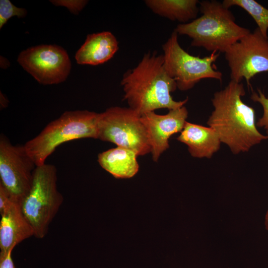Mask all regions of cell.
Masks as SVG:
<instances>
[{
	"instance_id": "cell-1",
	"label": "cell",
	"mask_w": 268,
	"mask_h": 268,
	"mask_svg": "<svg viewBox=\"0 0 268 268\" xmlns=\"http://www.w3.org/2000/svg\"><path fill=\"white\" fill-rule=\"evenodd\" d=\"M245 94L242 83L231 80L223 89L214 93V109L207 122L221 142L235 154L248 151L268 138L257 128L254 109L242 100Z\"/></svg>"
},
{
	"instance_id": "cell-2",
	"label": "cell",
	"mask_w": 268,
	"mask_h": 268,
	"mask_svg": "<svg viewBox=\"0 0 268 268\" xmlns=\"http://www.w3.org/2000/svg\"><path fill=\"white\" fill-rule=\"evenodd\" d=\"M124 99L139 115L165 108L182 107L188 98L177 101L171 93L177 88L176 81L166 71L163 55L148 52L134 68L128 70L121 82Z\"/></svg>"
},
{
	"instance_id": "cell-3",
	"label": "cell",
	"mask_w": 268,
	"mask_h": 268,
	"mask_svg": "<svg viewBox=\"0 0 268 268\" xmlns=\"http://www.w3.org/2000/svg\"><path fill=\"white\" fill-rule=\"evenodd\" d=\"M202 15L191 22L178 24L175 31L192 39L191 46L208 51L225 53L251 31L236 23L229 8L216 0L199 2Z\"/></svg>"
},
{
	"instance_id": "cell-4",
	"label": "cell",
	"mask_w": 268,
	"mask_h": 268,
	"mask_svg": "<svg viewBox=\"0 0 268 268\" xmlns=\"http://www.w3.org/2000/svg\"><path fill=\"white\" fill-rule=\"evenodd\" d=\"M99 114L88 110L65 112L27 141L24 147L37 166L44 164L57 147L65 142L84 138L97 139Z\"/></svg>"
},
{
	"instance_id": "cell-5",
	"label": "cell",
	"mask_w": 268,
	"mask_h": 268,
	"mask_svg": "<svg viewBox=\"0 0 268 268\" xmlns=\"http://www.w3.org/2000/svg\"><path fill=\"white\" fill-rule=\"evenodd\" d=\"M57 170L52 164L37 166L31 187L21 204L23 213L34 232V236L43 238L63 202L57 187Z\"/></svg>"
},
{
	"instance_id": "cell-6",
	"label": "cell",
	"mask_w": 268,
	"mask_h": 268,
	"mask_svg": "<svg viewBox=\"0 0 268 268\" xmlns=\"http://www.w3.org/2000/svg\"><path fill=\"white\" fill-rule=\"evenodd\" d=\"M178 34L174 30L162 45L164 63L169 75L181 91L192 89L201 80L212 78L222 80V73L213 67L219 52H212L208 56L201 58L185 51L180 45Z\"/></svg>"
},
{
	"instance_id": "cell-7",
	"label": "cell",
	"mask_w": 268,
	"mask_h": 268,
	"mask_svg": "<svg viewBox=\"0 0 268 268\" xmlns=\"http://www.w3.org/2000/svg\"><path fill=\"white\" fill-rule=\"evenodd\" d=\"M97 139L131 149L138 156L151 151L140 115L130 108L112 107L100 113Z\"/></svg>"
},
{
	"instance_id": "cell-8",
	"label": "cell",
	"mask_w": 268,
	"mask_h": 268,
	"mask_svg": "<svg viewBox=\"0 0 268 268\" xmlns=\"http://www.w3.org/2000/svg\"><path fill=\"white\" fill-rule=\"evenodd\" d=\"M230 70V79L248 86L257 74L268 72V37L257 27L231 45L224 53Z\"/></svg>"
},
{
	"instance_id": "cell-9",
	"label": "cell",
	"mask_w": 268,
	"mask_h": 268,
	"mask_svg": "<svg viewBox=\"0 0 268 268\" xmlns=\"http://www.w3.org/2000/svg\"><path fill=\"white\" fill-rule=\"evenodd\" d=\"M36 167L24 145H13L1 134L0 184L21 203L30 190Z\"/></svg>"
},
{
	"instance_id": "cell-10",
	"label": "cell",
	"mask_w": 268,
	"mask_h": 268,
	"mask_svg": "<svg viewBox=\"0 0 268 268\" xmlns=\"http://www.w3.org/2000/svg\"><path fill=\"white\" fill-rule=\"evenodd\" d=\"M17 62L39 83L44 85L64 82L71 69L67 52L57 45L30 47L19 54Z\"/></svg>"
},
{
	"instance_id": "cell-11",
	"label": "cell",
	"mask_w": 268,
	"mask_h": 268,
	"mask_svg": "<svg viewBox=\"0 0 268 268\" xmlns=\"http://www.w3.org/2000/svg\"><path fill=\"white\" fill-rule=\"evenodd\" d=\"M188 115V110L184 106L170 110L165 115H158L153 111L140 116L147 132L154 161L157 162L160 155L169 147L170 136L182 132Z\"/></svg>"
},
{
	"instance_id": "cell-12",
	"label": "cell",
	"mask_w": 268,
	"mask_h": 268,
	"mask_svg": "<svg viewBox=\"0 0 268 268\" xmlns=\"http://www.w3.org/2000/svg\"><path fill=\"white\" fill-rule=\"evenodd\" d=\"M21 203L14 201L1 215L0 254H5L19 243L34 236V230L22 212Z\"/></svg>"
},
{
	"instance_id": "cell-13",
	"label": "cell",
	"mask_w": 268,
	"mask_h": 268,
	"mask_svg": "<svg viewBox=\"0 0 268 268\" xmlns=\"http://www.w3.org/2000/svg\"><path fill=\"white\" fill-rule=\"evenodd\" d=\"M118 49V42L111 32L93 33L87 36L75 58L78 64L96 66L108 61Z\"/></svg>"
},
{
	"instance_id": "cell-14",
	"label": "cell",
	"mask_w": 268,
	"mask_h": 268,
	"mask_svg": "<svg viewBox=\"0 0 268 268\" xmlns=\"http://www.w3.org/2000/svg\"><path fill=\"white\" fill-rule=\"evenodd\" d=\"M177 139L186 144L191 156L196 158H211L221 142L211 128L187 121Z\"/></svg>"
},
{
	"instance_id": "cell-15",
	"label": "cell",
	"mask_w": 268,
	"mask_h": 268,
	"mask_svg": "<svg viewBox=\"0 0 268 268\" xmlns=\"http://www.w3.org/2000/svg\"><path fill=\"white\" fill-rule=\"evenodd\" d=\"M137 156L131 149L117 146L100 153L98 162L115 178H131L138 171Z\"/></svg>"
},
{
	"instance_id": "cell-16",
	"label": "cell",
	"mask_w": 268,
	"mask_h": 268,
	"mask_svg": "<svg viewBox=\"0 0 268 268\" xmlns=\"http://www.w3.org/2000/svg\"><path fill=\"white\" fill-rule=\"evenodd\" d=\"M144 2L154 13L182 24L195 19L199 10L198 0H146Z\"/></svg>"
},
{
	"instance_id": "cell-17",
	"label": "cell",
	"mask_w": 268,
	"mask_h": 268,
	"mask_svg": "<svg viewBox=\"0 0 268 268\" xmlns=\"http://www.w3.org/2000/svg\"><path fill=\"white\" fill-rule=\"evenodd\" d=\"M222 4L228 8L237 6L244 9L252 17L263 36L268 37V8L255 0H224Z\"/></svg>"
},
{
	"instance_id": "cell-18",
	"label": "cell",
	"mask_w": 268,
	"mask_h": 268,
	"mask_svg": "<svg viewBox=\"0 0 268 268\" xmlns=\"http://www.w3.org/2000/svg\"><path fill=\"white\" fill-rule=\"evenodd\" d=\"M26 14L27 11L25 9L16 7L8 0H0V29L11 17L16 16L19 18H23Z\"/></svg>"
},
{
	"instance_id": "cell-19",
	"label": "cell",
	"mask_w": 268,
	"mask_h": 268,
	"mask_svg": "<svg viewBox=\"0 0 268 268\" xmlns=\"http://www.w3.org/2000/svg\"><path fill=\"white\" fill-rule=\"evenodd\" d=\"M251 99L255 102L259 103L263 107V115L256 123V126L263 128L268 134V98L261 89H258V92H252Z\"/></svg>"
},
{
	"instance_id": "cell-20",
	"label": "cell",
	"mask_w": 268,
	"mask_h": 268,
	"mask_svg": "<svg viewBox=\"0 0 268 268\" xmlns=\"http://www.w3.org/2000/svg\"><path fill=\"white\" fill-rule=\"evenodd\" d=\"M57 6L67 7L74 14H78L87 3V0H51Z\"/></svg>"
},
{
	"instance_id": "cell-21",
	"label": "cell",
	"mask_w": 268,
	"mask_h": 268,
	"mask_svg": "<svg viewBox=\"0 0 268 268\" xmlns=\"http://www.w3.org/2000/svg\"><path fill=\"white\" fill-rule=\"evenodd\" d=\"M15 200L4 187L0 184V214L1 215Z\"/></svg>"
},
{
	"instance_id": "cell-22",
	"label": "cell",
	"mask_w": 268,
	"mask_h": 268,
	"mask_svg": "<svg viewBox=\"0 0 268 268\" xmlns=\"http://www.w3.org/2000/svg\"><path fill=\"white\" fill-rule=\"evenodd\" d=\"M12 251L0 254V268H16L11 258Z\"/></svg>"
},
{
	"instance_id": "cell-23",
	"label": "cell",
	"mask_w": 268,
	"mask_h": 268,
	"mask_svg": "<svg viewBox=\"0 0 268 268\" xmlns=\"http://www.w3.org/2000/svg\"><path fill=\"white\" fill-rule=\"evenodd\" d=\"M7 101H6V98L1 93L0 94V105L2 106V108L5 107L7 105Z\"/></svg>"
},
{
	"instance_id": "cell-24",
	"label": "cell",
	"mask_w": 268,
	"mask_h": 268,
	"mask_svg": "<svg viewBox=\"0 0 268 268\" xmlns=\"http://www.w3.org/2000/svg\"><path fill=\"white\" fill-rule=\"evenodd\" d=\"M4 63V65L2 67L3 68H7L8 67H9V61L7 60V59H6L5 58L1 57L0 63Z\"/></svg>"
},
{
	"instance_id": "cell-25",
	"label": "cell",
	"mask_w": 268,
	"mask_h": 268,
	"mask_svg": "<svg viewBox=\"0 0 268 268\" xmlns=\"http://www.w3.org/2000/svg\"><path fill=\"white\" fill-rule=\"evenodd\" d=\"M265 226L267 230L268 231V210L267 211L265 217Z\"/></svg>"
}]
</instances>
